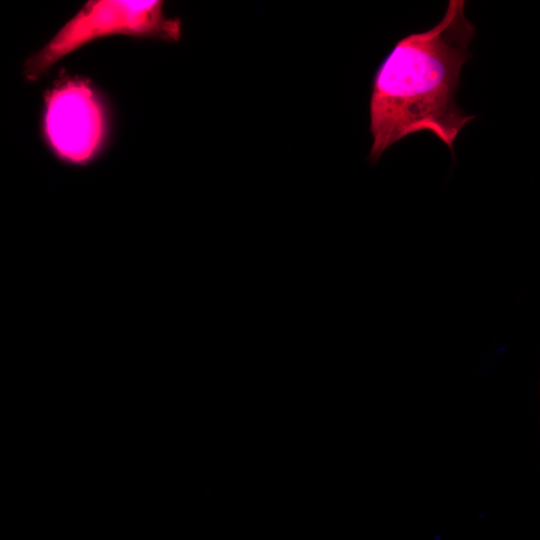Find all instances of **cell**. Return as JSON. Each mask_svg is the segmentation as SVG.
<instances>
[{"label":"cell","mask_w":540,"mask_h":540,"mask_svg":"<svg viewBox=\"0 0 540 540\" xmlns=\"http://www.w3.org/2000/svg\"><path fill=\"white\" fill-rule=\"evenodd\" d=\"M464 8L465 1L450 0L435 26L399 39L377 68L369 102L372 163L389 146L421 131L435 135L453 154L461 129L475 118L455 98L475 33Z\"/></svg>","instance_id":"obj_1"},{"label":"cell","mask_w":540,"mask_h":540,"mask_svg":"<svg viewBox=\"0 0 540 540\" xmlns=\"http://www.w3.org/2000/svg\"><path fill=\"white\" fill-rule=\"evenodd\" d=\"M111 35L177 42L182 22L165 15L162 0H90L25 61L23 74L36 81L74 50Z\"/></svg>","instance_id":"obj_2"},{"label":"cell","mask_w":540,"mask_h":540,"mask_svg":"<svg viewBox=\"0 0 540 540\" xmlns=\"http://www.w3.org/2000/svg\"><path fill=\"white\" fill-rule=\"evenodd\" d=\"M108 110L86 79L65 76L45 94L42 131L60 160L85 165L96 158L108 137Z\"/></svg>","instance_id":"obj_3"}]
</instances>
